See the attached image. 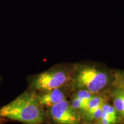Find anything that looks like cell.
Masks as SVG:
<instances>
[{"label": "cell", "mask_w": 124, "mask_h": 124, "mask_svg": "<svg viewBox=\"0 0 124 124\" xmlns=\"http://www.w3.org/2000/svg\"><path fill=\"white\" fill-rule=\"evenodd\" d=\"M106 100V98L98 94L91 98L86 108L80 113L82 120L89 123L97 121L101 114L102 104Z\"/></svg>", "instance_id": "cell-6"}, {"label": "cell", "mask_w": 124, "mask_h": 124, "mask_svg": "<svg viewBox=\"0 0 124 124\" xmlns=\"http://www.w3.org/2000/svg\"><path fill=\"white\" fill-rule=\"evenodd\" d=\"M0 118L24 124H43L46 121V113L36 92L29 89L1 107Z\"/></svg>", "instance_id": "cell-1"}, {"label": "cell", "mask_w": 124, "mask_h": 124, "mask_svg": "<svg viewBox=\"0 0 124 124\" xmlns=\"http://www.w3.org/2000/svg\"><path fill=\"white\" fill-rule=\"evenodd\" d=\"M72 69L54 66L41 73L32 76L29 80L30 89L39 92L52 90L69 85Z\"/></svg>", "instance_id": "cell-3"}, {"label": "cell", "mask_w": 124, "mask_h": 124, "mask_svg": "<svg viewBox=\"0 0 124 124\" xmlns=\"http://www.w3.org/2000/svg\"><path fill=\"white\" fill-rule=\"evenodd\" d=\"M109 93L113 102V106L117 111L121 120L124 121V100L121 90L112 87V89Z\"/></svg>", "instance_id": "cell-9"}, {"label": "cell", "mask_w": 124, "mask_h": 124, "mask_svg": "<svg viewBox=\"0 0 124 124\" xmlns=\"http://www.w3.org/2000/svg\"><path fill=\"white\" fill-rule=\"evenodd\" d=\"M73 91L71 100L69 101L70 103L74 109L79 113L86 108L91 98L96 95L85 90H77Z\"/></svg>", "instance_id": "cell-7"}, {"label": "cell", "mask_w": 124, "mask_h": 124, "mask_svg": "<svg viewBox=\"0 0 124 124\" xmlns=\"http://www.w3.org/2000/svg\"><path fill=\"white\" fill-rule=\"evenodd\" d=\"M48 108L49 117L54 123L81 124L82 120L80 113L71 106L67 99Z\"/></svg>", "instance_id": "cell-4"}, {"label": "cell", "mask_w": 124, "mask_h": 124, "mask_svg": "<svg viewBox=\"0 0 124 124\" xmlns=\"http://www.w3.org/2000/svg\"><path fill=\"white\" fill-rule=\"evenodd\" d=\"M120 120L115 108L113 105L108 103L106 99L102 104L100 118L95 122L97 124H117Z\"/></svg>", "instance_id": "cell-8"}, {"label": "cell", "mask_w": 124, "mask_h": 124, "mask_svg": "<svg viewBox=\"0 0 124 124\" xmlns=\"http://www.w3.org/2000/svg\"><path fill=\"white\" fill-rule=\"evenodd\" d=\"M111 86L124 91V71L116 70L112 72Z\"/></svg>", "instance_id": "cell-10"}, {"label": "cell", "mask_w": 124, "mask_h": 124, "mask_svg": "<svg viewBox=\"0 0 124 124\" xmlns=\"http://www.w3.org/2000/svg\"><path fill=\"white\" fill-rule=\"evenodd\" d=\"M112 73L100 67L78 64L72 69L69 86L72 91L85 90L98 94L111 84Z\"/></svg>", "instance_id": "cell-2"}, {"label": "cell", "mask_w": 124, "mask_h": 124, "mask_svg": "<svg viewBox=\"0 0 124 124\" xmlns=\"http://www.w3.org/2000/svg\"><path fill=\"white\" fill-rule=\"evenodd\" d=\"M71 90L68 85L50 90L36 92L40 104L43 107L49 108L62 101L66 100Z\"/></svg>", "instance_id": "cell-5"}]
</instances>
